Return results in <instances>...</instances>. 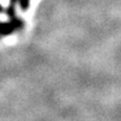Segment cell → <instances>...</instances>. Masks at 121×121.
I'll return each instance as SVG.
<instances>
[{
    "instance_id": "1",
    "label": "cell",
    "mask_w": 121,
    "mask_h": 121,
    "mask_svg": "<svg viewBox=\"0 0 121 121\" xmlns=\"http://www.w3.org/2000/svg\"><path fill=\"white\" fill-rule=\"evenodd\" d=\"M22 26V20L13 18L10 22H2L0 24V34L1 35H9L11 34L15 29H18Z\"/></svg>"
},
{
    "instance_id": "2",
    "label": "cell",
    "mask_w": 121,
    "mask_h": 121,
    "mask_svg": "<svg viewBox=\"0 0 121 121\" xmlns=\"http://www.w3.org/2000/svg\"><path fill=\"white\" fill-rule=\"evenodd\" d=\"M19 4H20V8L22 10H26L29 6V0H19Z\"/></svg>"
},
{
    "instance_id": "3",
    "label": "cell",
    "mask_w": 121,
    "mask_h": 121,
    "mask_svg": "<svg viewBox=\"0 0 121 121\" xmlns=\"http://www.w3.org/2000/svg\"><path fill=\"white\" fill-rule=\"evenodd\" d=\"M2 10H4V9H2V7H1V6H0V13H1V11H2Z\"/></svg>"
}]
</instances>
